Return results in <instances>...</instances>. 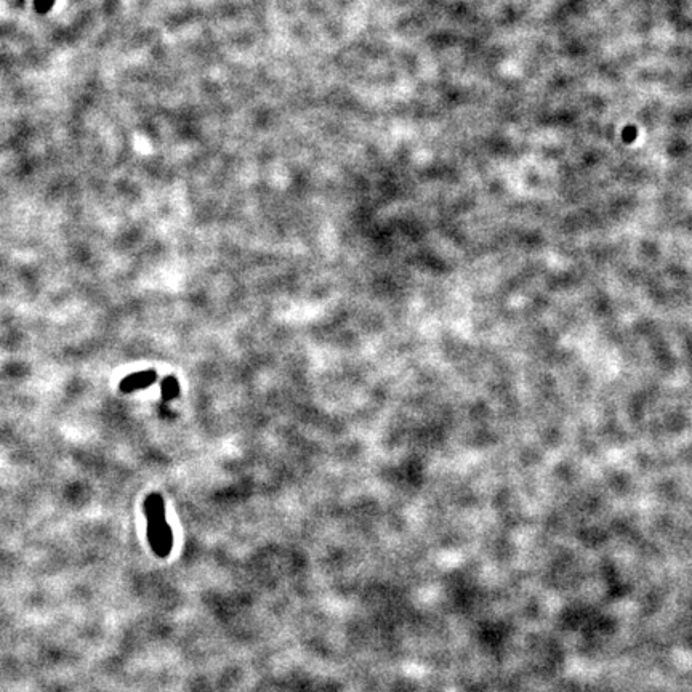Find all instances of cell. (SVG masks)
Returning <instances> with one entry per match:
<instances>
[{
    "label": "cell",
    "instance_id": "1",
    "mask_svg": "<svg viewBox=\"0 0 692 692\" xmlns=\"http://www.w3.org/2000/svg\"><path fill=\"white\" fill-rule=\"evenodd\" d=\"M148 519V539L154 553L160 558L169 556L172 550V530L167 524L164 500L159 494H151L144 501Z\"/></svg>",
    "mask_w": 692,
    "mask_h": 692
},
{
    "label": "cell",
    "instance_id": "2",
    "mask_svg": "<svg viewBox=\"0 0 692 692\" xmlns=\"http://www.w3.org/2000/svg\"><path fill=\"white\" fill-rule=\"evenodd\" d=\"M155 378H158V373H155V371H143V372H136L134 375H129V377H125L122 382H120V391L125 395H129V393H134V391H138V390H144V388H148L149 385H153L155 382Z\"/></svg>",
    "mask_w": 692,
    "mask_h": 692
},
{
    "label": "cell",
    "instance_id": "3",
    "mask_svg": "<svg viewBox=\"0 0 692 692\" xmlns=\"http://www.w3.org/2000/svg\"><path fill=\"white\" fill-rule=\"evenodd\" d=\"M160 391H162V397H164V401H172V399H175V397H178V395H180V383H178V380L175 377H167L162 380V386H160Z\"/></svg>",
    "mask_w": 692,
    "mask_h": 692
}]
</instances>
